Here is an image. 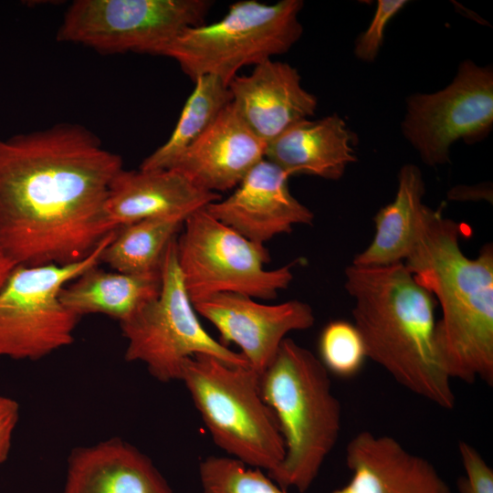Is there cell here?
Returning a JSON list of instances; mask_svg holds the SVG:
<instances>
[{
	"label": "cell",
	"instance_id": "cell-29",
	"mask_svg": "<svg viewBox=\"0 0 493 493\" xmlns=\"http://www.w3.org/2000/svg\"><path fill=\"white\" fill-rule=\"evenodd\" d=\"M16 265L7 257L0 246V288Z\"/></svg>",
	"mask_w": 493,
	"mask_h": 493
},
{
	"label": "cell",
	"instance_id": "cell-25",
	"mask_svg": "<svg viewBox=\"0 0 493 493\" xmlns=\"http://www.w3.org/2000/svg\"><path fill=\"white\" fill-rule=\"evenodd\" d=\"M320 360L340 377L357 374L367 359L362 338L353 323L342 320L329 322L319 340Z\"/></svg>",
	"mask_w": 493,
	"mask_h": 493
},
{
	"label": "cell",
	"instance_id": "cell-1",
	"mask_svg": "<svg viewBox=\"0 0 493 493\" xmlns=\"http://www.w3.org/2000/svg\"><path fill=\"white\" fill-rule=\"evenodd\" d=\"M120 155L89 130L58 123L0 139V246L16 265L83 260L116 229L105 214Z\"/></svg>",
	"mask_w": 493,
	"mask_h": 493
},
{
	"label": "cell",
	"instance_id": "cell-2",
	"mask_svg": "<svg viewBox=\"0 0 493 493\" xmlns=\"http://www.w3.org/2000/svg\"><path fill=\"white\" fill-rule=\"evenodd\" d=\"M461 226L425 205L413 246L404 261L438 303L435 340L452 379L493 385V246L475 258L460 247Z\"/></svg>",
	"mask_w": 493,
	"mask_h": 493
},
{
	"label": "cell",
	"instance_id": "cell-12",
	"mask_svg": "<svg viewBox=\"0 0 493 493\" xmlns=\"http://www.w3.org/2000/svg\"><path fill=\"white\" fill-rule=\"evenodd\" d=\"M197 314L218 330L221 342H233L248 366L260 375L274 360L286 336L315 323L312 308L292 299L264 304L236 293H220L193 303Z\"/></svg>",
	"mask_w": 493,
	"mask_h": 493
},
{
	"label": "cell",
	"instance_id": "cell-8",
	"mask_svg": "<svg viewBox=\"0 0 493 493\" xmlns=\"http://www.w3.org/2000/svg\"><path fill=\"white\" fill-rule=\"evenodd\" d=\"M175 239L163 257L159 295L120 323L127 341L125 360L142 362L162 383L180 381L184 362L196 354L231 365H248L240 352L213 338L199 321L178 266Z\"/></svg>",
	"mask_w": 493,
	"mask_h": 493
},
{
	"label": "cell",
	"instance_id": "cell-6",
	"mask_svg": "<svg viewBox=\"0 0 493 493\" xmlns=\"http://www.w3.org/2000/svg\"><path fill=\"white\" fill-rule=\"evenodd\" d=\"M301 0L232 4L218 21L188 27L163 51L193 81L213 75L227 85L246 66L288 52L301 37Z\"/></svg>",
	"mask_w": 493,
	"mask_h": 493
},
{
	"label": "cell",
	"instance_id": "cell-20",
	"mask_svg": "<svg viewBox=\"0 0 493 493\" xmlns=\"http://www.w3.org/2000/svg\"><path fill=\"white\" fill-rule=\"evenodd\" d=\"M161 289V274L132 275L89 268L60 291L62 304L80 318L103 314L119 323L132 317Z\"/></svg>",
	"mask_w": 493,
	"mask_h": 493
},
{
	"label": "cell",
	"instance_id": "cell-18",
	"mask_svg": "<svg viewBox=\"0 0 493 493\" xmlns=\"http://www.w3.org/2000/svg\"><path fill=\"white\" fill-rule=\"evenodd\" d=\"M63 493H173V490L147 455L120 437H111L71 451Z\"/></svg>",
	"mask_w": 493,
	"mask_h": 493
},
{
	"label": "cell",
	"instance_id": "cell-7",
	"mask_svg": "<svg viewBox=\"0 0 493 493\" xmlns=\"http://www.w3.org/2000/svg\"><path fill=\"white\" fill-rule=\"evenodd\" d=\"M175 246L192 303L220 293L270 300L293 280V263L267 269L270 254L265 245L244 237L212 216L205 207L187 216Z\"/></svg>",
	"mask_w": 493,
	"mask_h": 493
},
{
	"label": "cell",
	"instance_id": "cell-14",
	"mask_svg": "<svg viewBox=\"0 0 493 493\" xmlns=\"http://www.w3.org/2000/svg\"><path fill=\"white\" fill-rule=\"evenodd\" d=\"M228 89L239 117L266 144L317 110V97L302 87L298 69L273 58L236 75Z\"/></svg>",
	"mask_w": 493,
	"mask_h": 493
},
{
	"label": "cell",
	"instance_id": "cell-9",
	"mask_svg": "<svg viewBox=\"0 0 493 493\" xmlns=\"http://www.w3.org/2000/svg\"><path fill=\"white\" fill-rule=\"evenodd\" d=\"M114 232L81 261L13 268L0 288V357L37 361L73 343L81 318L62 304L60 291L100 263Z\"/></svg>",
	"mask_w": 493,
	"mask_h": 493
},
{
	"label": "cell",
	"instance_id": "cell-4",
	"mask_svg": "<svg viewBox=\"0 0 493 493\" xmlns=\"http://www.w3.org/2000/svg\"><path fill=\"white\" fill-rule=\"evenodd\" d=\"M259 390L285 444L282 462L267 476L284 489L306 492L341 431V407L329 372L309 350L286 338L259 375Z\"/></svg>",
	"mask_w": 493,
	"mask_h": 493
},
{
	"label": "cell",
	"instance_id": "cell-10",
	"mask_svg": "<svg viewBox=\"0 0 493 493\" xmlns=\"http://www.w3.org/2000/svg\"><path fill=\"white\" fill-rule=\"evenodd\" d=\"M210 0H76L57 39L100 53L163 56L186 28L205 24Z\"/></svg>",
	"mask_w": 493,
	"mask_h": 493
},
{
	"label": "cell",
	"instance_id": "cell-24",
	"mask_svg": "<svg viewBox=\"0 0 493 493\" xmlns=\"http://www.w3.org/2000/svg\"><path fill=\"white\" fill-rule=\"evenodd\" d=\"M199 478L203 493H288L258 468L231 456L205 457Z\"/></svg>",
	"mask_w": 493,
	"mask_h": 493
},
{
	"label": "cell",
	"instance_id": "cell-21",
	"mask_svg": "<svg viewBox=\"0 0 493 493\" xmlns=\"http://www.w3.org/2000/svg\"><path fill=\"white\" fill-rule=\"evenodd\" d=\"M425 194L420 168L413 163L403 165L398 173L394 199L374 215L373 238L354 257L351 264L383 267L404 262L413 246L417 223L425 205Z\"/></svg>",
	"mask_w": 493,
	"mask_h": 493
},
{
	"label": "cell",
	"instance_id": "cell-3",
	"mask_svg": "<svg viewBox=\"0 0 493 493\" xmlns=\"http://www.w3.org/2000/svg\"><path fill=\"white\" fill-rule=\"evenodd\" d=\"M344 288L353 300V324L367 358L399 384L451 410L456 397L435 346V300L404 262L383 267L351 264Z\"/></svg>",
	"mask_w": 493,
	"mask_h": 493
},
{
	"label": "cell",
	"instance_id": "cell-26",
	"mask_svg": "<svg viewBox=\"0 0 493 493\" xmlns=\"http://www.w3.org/2000/svg\"><path fill=\"white\" fill-rule=\"evenodd\" d=\"M408 3L405 0H379L367 29L354 43L355 57L366 63L374 62L383 43L384 31L391 19Z\"/></svg>",
	"mask_w": 493,
	"mask_h": 493
},
{
	"label": "cell",
	"instance_id": "cell-27",
	"mask_svg": "<svg viewBox=\"0 0 493 493\" xmlns=\"http://www.w3.org/2000/svg\"><path fill=\"white\" fill-rule=\"evenodd\" d=\"M465 476L457 481L460 493H493V470L469 443L457 445Z\"/></svg>",
	"mask_w": 493,
	"mask_h": 493
},
{
	"label": "cell",
	"instance_id": "cell-17",
	"mask_svg": "<svg viewBox=\"0 0 493 493\" xmlns=\"http://www.w3.org/2000/svg\"><path fill=\"white\" fill-rule=\"evenodd\" d=\"M220 198L174 169L123 168L110 183L104 209L109 223L117 229L149 218H186Z\"/></svg>",
	"mask_w": 493,
	"mask_h": 493
},
{
	"label": "cell",
	"instance_id": "cell-23",
	"mask_svg": "<svg viewBox=\"0 0 493 493\" xmlns=\"http://www.w3.org/2000/svg\"><path fill=\"white\" fill-rule=\"evenodd\" d=\"M168 140L147 156L142 170L172 169L231 102L228 85L213 75L196 78Z\"/></svg>",
	"mask_w": 493,
	"mask_h": 493
},
{
	"label": "cell",
	"instance_id": "cell-5",
	"mask_svg": "<svg viewBox=\"0 0 493 493\" xmlns=\"http://www.w3.org/2000/svg\"><path fill=\"white\" fill-rule=\"evenodd\" d=\"M180 381L216 446L267 474L280 465L285 444L278 423L261 396L259 375L248 365L196 354L184 362Z\"/></svg>",
	"mask_w": 493,
	"mask_h": 493
},
{
	"label": "cell",
	"instance_id": "cell-28",
	"mask_svg": "<svg viewBox=\"0 0 493 493\" xmlns=\"http://www.w3.org/2000/svg\"><path fill=\"white\" fill-rule=\"evenodd\" d=\"M19 417L18 402L11 397L0 395V467L9 456Z\"/></svg>",
	"mask_w": 493,
	"mask_h": 493
},
{
	"label": "cell",
	"instance_id": "cell-15",
	"mask_svg": "<svg viewBox=\"0 0 493 493\" xmlns=\"http://www.w3.org/2000/svg\"><path fill=\"white\" fill-rule=\"evenodd\" d=\"M346 464L351 479L330 493H452L430 461L389 435L359 432L347 445Z\"/></svg>",
	"mask_w": 493,
	"mask_h": 493
},
{
	"label": "cell",
	"instance_id": "cell-13",
	"mask_svg": "<svg viewBox=\"0 0 493 493\" xmlns=\"http://www.w3.org/2000/svg\"><path fill=\"white\" fill-rule=\"evenodd\" d=\"M288 178L264 158L230 195L210 203L205 209L244 237L265 245L278 235L291 233L297 225L313 224V212L293 196Z\"/></svg>",
	"mask_w": 493,
	"mask_h": 493
},
{
	"label": "cell",
	"instance_id": "cell-19",
	"mask_svg": "<svg viewBox=\"0 0 493 493\" xmlns=\"http://www.w3.org/2000/svg\"><path fill=\"white\" fill-rule=\"evenodd\" d=\"M355 143L356 135L333 113L292 124L267 144L265 159L289 177L306 174L337 181L357 161Z\"/></svg>",
	"mask_w": 493,
	"mask_h": 493
},
{
	"label": "cell",
	"instance_id": "cell-16",
	"mask_svg": "<svg viewBox=\"0 0 493 493\" xmlns=\"http://www.w3.org/2000/svg\"><path fill=\"white\" fill-rule=\"evenodd\" d=\"M266 146L230 102L172 169L207 192L234 190L265 158Z\"/></svg>",
	"mask_w": 493,
	"mask_h": 493
},
{
	"label": "cell",
	"instance_id": "cell-11",
	"mask_svg": "<svg viewBox=\"0 0 493 493\" xmlns=\"http://www.w3.org/2000/svg\"><path fill=\"white\" fill-rule=\"evenodd\" d=\"M492 127L493 69L470 59L459 64L444 89L410 95L401 122L404 137L430 167L449 163L451 147L457 141L479 142Z\"/></svg>",
	"mask_w": 493,
	"mask_h": 493
},
{
	"label": "cell",
	"instance_id": "cell-22",
	"mask_svg": "<svg viewBox=\"0 0 493 493\" xmlns=\"http://www.w3.org/2000/svg\"><path fill=\"white\" fill-rule=\"evenodd\" d=\"M186 218H149L118 227L100 255V263L126 274H161L166 249Z\"/></svg>",
	"mask_w": 493,
	"mask_h": 493
}]
</instances>
